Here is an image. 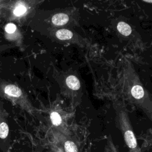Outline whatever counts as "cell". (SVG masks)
<instances>
[{
  "instance_id": "12",
  "label": "cell",
  "mask_w": 152,
  "mask_h": 152,
  "mask_svg": "<svg viewBox=\"0 0 152 152\" xmlns=\"http://www.w3.org/2000/svg\"><path fill=\"white\" fill-rule=\"evenodd\" d=\"M26 8L23 5H19L15 8L14 11V14L16 16H20L26 12Z\"/></svg>"
},
{
  "instance_id": "5",
  "label": "cell",
  "mask_w": 152,
  "mask_h": 152,
  "mask_svg": "<svg viewBox=\"0 0 152 152\" xmlns=\"http://www.w3.org/2000/svg\"><path fill=\"white\" fill-rule=\"evenodd\" d=\"M56 37L61 40H70L74 39V34L68 29H59L56 32Z\"/></svg>"
},
{
  "instance_id": "4",
  "label": "cell",
  "mask_w": 152,
  "mask_h": 152,
  "mask_svg": "<svg viewBox=\"0 0 152 152\" xmlns=\"http://www.w3.org/2000/svg\"><path fill=\"white\" fill-rule=\"evenodd\" d=\"M69 21V16L65 13H57L52 18V22L55 26H64Z\"/></svg>"
},
{
  "instance_id": "10",
  "label": "cell",
  "mask_w": 152,
  "mask_h": 152,
  "mask_svg": "<svg viewBox=\"0 0 152 152\" xmlns=\"http://www.w3.org/2000/svg\"><path fill=\"white\" fill-rule=\"evenodd\" d=\"M50 119L52 124L58 126L61 124L62 119L59 114L56 112H53L50 114Z\"/></svg>"
},
{
  "instance_id": "14",
  "label": "cell",
  "mask_w": 152,
  "mask_h": 152,
  "mask_svg": "<svg viewBox=\"0 0 152 152\" xmlns=\"http://www.w3.org/2000/svg\"><path fill=\"white\" fill-rule=\"evenodd\" d=\"M58 152H63V151H61V149H59V150H58Z\"/></svg>"
},
{
  "instance_id": "1",
  "label": "cell",
  "mask_w": 152,
  "mask_h": 152,
  "mask_svg": "<svg viewBox=\"0 0 152 152\" xmlns=\"http://www.w3.org/2000/svg\"><path fill=\"white\" fill-rule=\"evenodd\" d=\"M120 83L125 99L141 109L152 121V97L143 87L133 65L128 59L124 62Z\"/></svg>"
},
{
  "instance_id": "2",
  "label": "cell",
  "mask_w": 152,
  "mask_h": 152,
  "mask_svg": "<svg viewBox=\"0 0 152 152\" xmlns=\"http://www.w3.org/2000/svg\"><path fill=\"white\" fill-rule=\"evenodd\" d=\"M124 104V103L120 102L114 103L117 126L121 132L129 152H141L138 145L127 111Z\"/></svg>"
},
{
  "instance_id": "9",
  "label": "cell",
  "mask_w": 152,
  "mask_h": 152,
  "mask_svg": "<svg viewBox=\"0 0 152 152\" xmlns=\"http://www.w3.org/2000/svg\"><path fill=\"white\" fill-rule=\"evenodd\" d=\"M104 152H118L110 136H109L107 138L104 146Z\"/></svg>"
},
{
  "instance_id": "7",
  "label": "cell",
  "mask_w": 152,
  "mask_h": 152,
  "mask_svg": "<svg viewBox=\"0 0 152 152\" xmlns=\"http://www.w3.org/2000/svg\"><path fill=\"white\" fill-rule=\"evenodd\" d=\"M5 93L10 96L18 97L21 94V90L14 85H8L4 89Z\"/></svg>"
},
{
  "instance_id": "11",
  "label": "cell",
  "mask_w": 152,
  "mask_h": 152,
  "mask_svg": "<svg viewBox=\"0 0 152 152\" xmlns=\"http://www.w3.org/2000/svg\"><path fill=\"white\" fill-rule=\"evenodd\" d=\"M8 126L7 124L5 122H2L0 124V138L4 139L8 134Z\"/></svg>"
},
{
  "instance_id": "13",
  "label": "cell",
  "mask_w": 152,
  "mask_h": 152,
  "mask_svg": "<svg viewBox=\"0 0 152 152\" xmlns=\"http://www.w3.org/2000/svg\"><path fill=\"white\" fill-rule=\"evenodd\" d=\"M16 30V26L13 23H8L5 27V31L8 33H12Z\"/></svg>"
},
{
  "instance_id": "6",
  "label": "cell",
  "mask_w": 152,
  "mask_h": 152,
  "mask_svg": "<svg viewBox=\"0 0 152 152\" xmlns=\"http://www.w3.org/2000/svg\"><path fill=\"white\" fill-rule=\"evenodd\" d=\"M116 28L119 33L124 36H128L132 33V28L131 26L124 21L119 22L117 24Z\"/></svg>"
},
{
  "instance_id": "8",
  "label": "cell",
  "mask_w": 152,
  "mask_h": 152,
  "mask_svg": "<svg viewBox=\"0 0 152 152\" xmlns=\"http://www.w3.org/2000/svg\"><path fill=\"white\" fill-rule=\"evenodd\" d=\"M65 152H78V148L74 142L67 140L64 143Z\"/></svg>"
},
{
  "instance_id": "3",
  "label": "cell",
  "mask_w": 152,
  "mask_h": 152,
  "mask_svg": "<svg viewBox=\"0 0 152 152\" xmlns=\"http://www.w3.org/2000/svg\"><path fill=\"white\" fill-rule=\"evenodd\" d=\"M65 83L69 90L76 91V93L81 90L80 81L77 76L73 74L69 75L66 78Z\"/></svg>"
}]
</instances>
